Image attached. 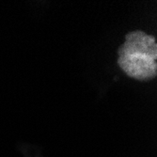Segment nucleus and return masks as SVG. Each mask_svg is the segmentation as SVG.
Listing matches in <instances>:
<instances>
[{"instance_id": "obj_1", "label": "nucleus", "mask_w": 157, "mask_h": 157, "mask_svg": "<svg viewBox=\"0 0 157 157\" xmlns=\"http://www.w3.org/2000/svg\"><path fill=\"white\" fill-rule=\"evenodd\" d=\"M118 56V65L127 76L138 81L156 77L157 41L154 36L141 30L127 33Z\"/></svg>"}]
</instances>
